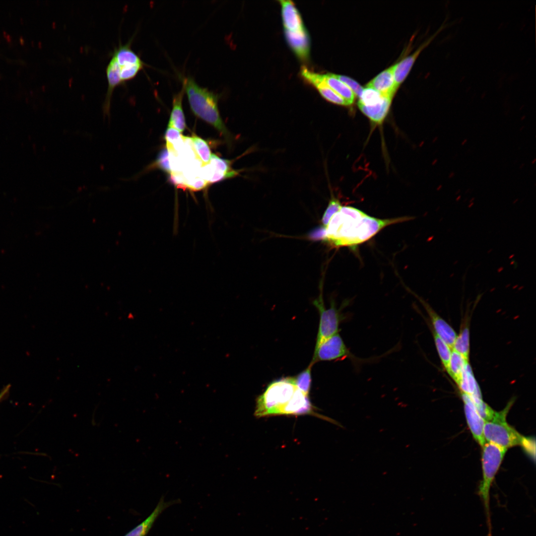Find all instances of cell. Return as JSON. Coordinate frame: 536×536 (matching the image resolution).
<instances>
[{"instance_id": "obj_12", "label": "cell", "mask_w": 536, "mask_h": 536, "mask_svg": "<svg viewBox=\"0 0 536 536\" xmlns=\"http://www.w3.org/2000/svg\"><path fill=\"white\" fill-rule=\"evenodd\" d=\"M301 74L307 81L313 85L318 89L321 95L328 101L341 106L349 105L343 98L338 95L324 82L321 79L320 74L311 71L306 68H303L301 70Z\"/></svg>"}, {"instance_id": "obj_40", "label": "cell", "mask_w": 536, "mask_h": 536, "mask_svg": "<svg viewBox=\"0 0 536 536\" xmlns=\"http://www.w3.org/2000/svg\"><path fill=\"white\" fill-rule=\"evenodd\" d=\"M536 159H534V161H532V163H533H533H535V162L536 161Z\"/></svg>"}, {"instance_id": "obj_38", "label": "cell", "mask_w": 536, "mask_h": 536, "mask_svg": "<svg viewBox=\"0 0 536 536\" xmlns=\"http://www.w3.org/2000/svg\"><path fill=\"white\" fill-rule=\"evenodd\" d=\"M450 175H449V178H451V177H453V176H454V173L453 172H452V173H451V174H450Z\"/></svg>"}, {"instance_id": "obj_24", "label": "cell", "mask_w": 536, "mask_h": 536, "mask_svg": "<svg viewBox=\"0 0 536 536\" xmlns=\"http://www.w3.org/2000/svg\"><path fill=\"white\" fill-rule=\"evenodd\" d=\"M469 363L459 353L452 349L447 372L458 386L466 365Z\"/></svg>"}, {"instance_id": "obj_3", "label": "cell", "mask_w": 536, "mask_h": 536, "mask_svg": "<svg viewBox=\"0 0 536 536\" xmlns=\"http://www.w3.org/2000/svg\"><path fill=\"white\" fill-rule=\"evenodd\" d=\"M481 463L482 479L478 489L479 495L483 504L486 525L488 529L487 536H492V527L490 507V490L507 449L494 444L485 442L482 446Z\"/></svg>"}, {"instance_id": "obj_30", "label": "cell", "mask_w": 536, "mask_h": 536, "mask_svg": "<svg viewBox=\"0 0 536 536\" xmlns=\"http://www.w3.org/2000/svg\"><path fill=\"white\" fill-rule=\"evenodd\" d=\"M165 138L168 151L173 153H176L177 149L179 147H181L184 140V136L177 130L168 127L165 133Z\"/></svg>"}, {"instance_id": "obj_7", "label": "cell", "mask_w": 536, "mask_h": 536, "mask_svg": "<svg viewBox=\"0 0 536 536\" xmlns=\"http://www.w3.org/2000/svg\"><path fill=\"white\" fill-rule=\"evenodd\" d=\"M345 358H349L357 364L365 361L355 356L350 351L338 333L325 340L315 349L311 362L314 364L319 361H332Z\"/></svg>"}, {"instance_id": "obj_23", "label": "cell", "mask_w": 536, "mask_h": 536, "mask_svg": "<svg viewBox=\"0 0 536 536\" xmlns=\"http://www.w3.org/2000/svg\"><path fill=\"white\" fill-rule=\"evenodd\" d=\"M458 386L460 392L482 399L480 388L475 379L469 362L464 368L461 382Z\"/></svg>"}, {"instance_id": "obj_22", "label": "cell", "mask_w": 536, "mask_h": 536, "mask_svg": "<svg viewBox=\"0 0 536 536\" xmlns=\"http://www.w3.org/2000/svg\"><path fill=\"white\" fill-rule=\"evenodd\" d=\"M320 75L324 82L343 98L349 105L354 102L356 97L354 93L346 85L335 77L334 74H320Z\"/></svg>"}, {"instance_id": "obj_31", "label": "cell", "mask_w": 536, "mask_h": 536, "mask_svg": "<svg viewBox=\"0 0 536 536\" xmlns=\"http://www.w3.org/2000/svg\"><path fill=\"white\" fill-rule=\"evenodd\" d=\"M477 412L485 421L492 420L498 414L497 411L493 410L481 399L469 396Z\"/></svg>"}, {"instance_id": "obj_4", "label": "cell", "mask_w": 536, "mask_h": 536, "mask_svg": "<svg viewBox=\"0 0 536 536\" xmlns=\"http://www.w3.org/2000/svg\"><path fill=\"white\" fill-rule=\"evenodd\" d=\"M512 401L510 402L503 410L499 411L492 420L485 422L484 438L486 442L494 444L506 449L521 446L526 451L530 448L532 439L522 436L506 420L507 414L512 405Z\"/></svg>"}, {"instance_id": "obj_9", "label": "cell", "mask_w": 536, "mask_h": 536, "mask_svg": "<svg viewBox=\"0 0 536 536\" xmlns=\"http://www.w3.org/2000/svg\"><path fill=\"white\" fill-rule=\"evenodd\" d=\"M415 296L427 312L433 326V331L452 349L457 336L454 329L441 318L428 303L418 296Z\"/></svg>"}, {"instance_id": "obj_25", "label": "cell", "mask_w": 536, "mask_h": 536, "mask_svg": "<svg viewBox=\"0 0 536 536\" xmlns=\"http://www.w3.org/2000/svg\"><path fill=\"white\" fill-rule=\"evenodd\" d=\"M193 150L196 158L200 161L201 166H205L210 162L211 152L207 143L201 138L196 135L190 137Z\"/></svg>"}, {"instance_id": "obj_27", "label": "cell", "mask_w": 536, "mask_h": 536, "mask_svg": "<svg viewBox=\"0 0 536 536\" xmlns=\"http://www.w3.org/2000/svg\"><path fill=\"white\" fill-rule=\"evenodd\" d=\"M432 334L435 344L441 363L444 369L447 371L450 363L452 349L433 330Z\"/></svg>"}, {"instance_id": "obj_18", "label": "cell", "mask_w": 536, "mask_h": 536, "mask_svg": "<svg viewBox=\"0 0 536 536\" xmlns=\"http://www.w3.org/2000/svg\"><path fill=\"white\" fill-rule=\"evenodd\" d=\"M286 41L298 57L306 59L309 54L310 39L306 29L298 31L285 30Z\"/></svg>"}, {"instance_id": "obj_20", "label": "cell", "mask_w": 536, "mask_h": 536, "mask_svg": "<svg viewBox=\"0 0 536 536\" xmlns=\"http://www.w3.org/2000/svg\"><path fill=\"white\" fill-rule=\"evenodd\" d=\"M185 92L183 88L175 94L173 98L172 109L169 121L168 127L174 128L180 133L186 128V122L183 110L182 101Z\"/></svg>"}, {"instance_id": "obj_10", "label": "cell", "mask_w": 536, "mask_h": 536, "mask_svg": "<svg viewBox=\"0 0 536 536\" xmlns=\"http://www.w3.org/2000/svg\"><path fill=\"white\" fill-rule=\"evenodd\" d=\"M464 403V410L467 423L475 441L482 447L486 442L483 436L485 421L476 410L470 396L460 392Z\"/></svg>"}, {"instance_id": "obj_35", "label": "cell", "mask_w": 536, "mask_h": 536, "mask_svg": "<svg viewBox=\"0 0 536 536\" xmlns=\"http://www.w3.org/2000/svg\"><path fill=\"white\" fill-rule=\"evenodd\" d=\"M208 183L204 179L196 178L187 182L184 186L192 191H199L206 187Z\"/></svg>"}, {"instance_id": "obj_8", "label": "cell", "mask_w": 536, "mask_h": 536, "mask_svg": "<svg viewBox=\"0 0 536 536\" xmlns=\"http://www.w3.org/2000/svg\"><path fill=\"white\" fill-rule=\"evenodd\" d=\"M133 38L126 44L121 43L116 47L112 54L119 66L120 77L124 84L126 81L134 78L145 64L140 57L132 49Z\"/></svg>"}, {"instance_id": "obj_15", "label": "cell", "mask_w": 536, "mask_h": 536, "mask_svg": "<svg viewBox=\"0 0 536 536\" xmlns=\"http://www.w3.org/2000/svg\"><path fill=\"white\" fill-rule=\"evenodd\" d=\"M442 26L434 35L423 43L412 54L405 57L397 64L393 65L394 80L397 88L399 87L407 76L421 51L429 44L438 32L442 29Z\"/></svg>"}, {"instance_id": "obj_39", "label": "cell", "mask_w": 536, "mask_h": 536, "mask_svg": "<svg viewBox=\"0 0 536 536\" xmlns=\"http://www.w3.org/2000/svg\"><path fill=\"white\" fill-rule=\"evenodd\" d=\"M467 141V139H465V140H464V141H463V142L462 143V145H464V144H465V143L466 142V141Z\"/></svg>"}, {"instance_id": "obj_1", "label": "cell", "mask_w": 536, "mask_h": 536, "mask_svg": "<svg viewBox=\"0 0 536 536\" xmlns=\"http://www.w3.org/2000/svg\"><path fill=\"white\" fill-rule=\"evenodd\" d=\"M412 219L407 216L379 219L353 207L341 206L326 226L325 241L336 247H354L370 239L388 225Z\"/></svg>"}, {"instance_id": "obj_17", "label": "cell", "mask_w": 536, "mask_h": 536, "mask_svg": "<svg viewBox=\"0 0 536 536\" xmlns=\"http://www.w3.org/2000/svg\"><path fill=\"white\" fill-rule=\"evenodd\" d=\"M279 2L285 30L298 31L305 29L301 15L294 3L291 0H281Z\"/></svg>"}, {"instance_id": "obj_16", "label": "cell", "mask_w": 536, "mask_h": 536, "mask_svg": "<svg viewBox=\"0 0 536 536\" xmlns=\"http://www.w3.org/2000/svg\"><path fill=\"white\" fill-rule=\"evenodd\" d=\"M106 76L108 81V87L103 105L104 115H110L111 102L113 93L115 88L123 85L120 77L119 66L115 58L112 56L106 67Z\"/></svg>"}, {"instance_id": "obj_2", "label": "cell", "mask_w": 536, "mask_h": 536, "mask_svg": "<svg viewBox=\"0 0 536 536\" xmlns=\"http://www.w3.org/2000/svg\"><path fill=\"white\" fill-rule=\"evenodd\" d=\"M182 88L187 94L194 114L213 126L221 134L229 136V133L220 117L218 103V94L202 87L191 76L183 77Z\"/></svg>"}, {"instance_id": "obj_34", "label": "cell", "mask_w": 536, "mask_h": 536, "mask_svg": "<svg viewBox=\"0 0 536 536\" xmlns=\"http://www.w3.org/2000/svg\"><path fill=\"white\" fill-rule=\"evenodd\" d=\"M168 151L167 149H164L159 153L155 163V166L158 167L164 172L171 174L172 172L170 169L169 158Z\"/></svg>"}, {"instance_id": "obj_29", "label": "cell", "mask_w": 536, "mask_h": 536, "mask_svg": "<svg viewBox=\"0 0 536 536\" xmlns=\"http://www.w3.org/2000/svg\"><path fill=\"white\" fill-rule=\"evenodd\" d=\"M385 97H387L384 96L374 89L366 87L363 89L359 97L357 104L365 106H372L381 102Z\"/></svg>"}, {"instance_id": "obj_5", "label": "cell", "mask_w": 536, "mask_h": 536, "mask_svg": "<svg viewBox=\"0 0 536 536\" xmlns=\"http://www.w3.org/2000/svg\"><path fill=\"white\" fill-rule=\"evenodd\" d=\"M296 389L293 377L282 378L272 382L258 398L255 415L281 414Z\"/></svg>"}, {"instance_id": "obj_11", "label": "cell", "mask_w": 536, "mask_h": 536, "mask_svg": "<svg viewBox=\"0 0 536 536\" xmlns=\"http://www.w3.org/2000/svg\"><path fill=\"white\" fill-rule=\"evenodd\" d=\"M206 166V172H204V175L208 183L218 182L238 174V171L231 168L230 161L220 158L214 154H211L210 162Z\"/></svg>"}, {"instance_id": "obj_33", "label": "cell", "mask_w": 536, "mask_h": 536, "mask_svg": "<svg viewBox=\"0 0 536 536\" xmlns=\"http://www.w3.org/2000/svg\"><path fill=\"white\" fill-rule=\"evenodd\" d=\"M334 75L346 85L354 93L355 96L360 97L364 88L357 81L346 76L335 74Z\"/></svg>"}, {"instance_id": "obj_14", "label": "cell", "mask_w": 536, "mask_h": 536, "mask_svg": "<svg viewBox=\"0 0 536 536\" xmlns=\"http://www.w3.org/2000/svg\"><path fill=\"white\" fill-rule=\"evenodd\" d=\"M179 500L165 501L162 497L152 513L141 523L127 533L124 536H146L159 516L171 505L179 503Z\"/></svg>"}, {"instance_id": "obj_36", "label": "cell", "mask_w": 536, "mask_h": 536, "mask_svg": "<svg viewBox=\"0 0 536 536\" xmlns=\"http://www.w3.org/2000/svg\"><path fill=\"white\" fill-rule=\"evenodd\" d=\"M327 236L326 226L322 225L312 230L308 234L309 239L313 240L325 241Z\"/></svg>"}, {"instance_id": "obj_37", "label": "cell", "mask_w": 536, "mask_h": 536, "mask_svg": "<svg viewBox=\"0 0 536 536\" xmlns=\"http://www.w3.org/2000/svg\"><path fill=\"white\" fill-rule=\"evenodd\" d=\"M10 387V386L9 385H7L0 392V402L7 394L8 391H9Z\"/></svg>"}, {"instance_id": "obj_21", "label": "cell", "mask_w": 536, "mask_h": 536, "mask_svg": "<svg viewBox=\"0 0 536 536\" xmlns=\"http://www.w3.org/2000/svg\"><path fill=\"white\" fill-rule=\"evenodd\" d=\"M392 98L385 97L379 104L372 106L358 105L361 112L375 125L381 124L387 116L390 108Z\"/></svg>"}, {"instance_id": "obj_19", "label": "cell", "mask_w": 536, "mask_h": 536, "mask_svg": "<svg viewBox=\"0 0 536 536\" xmlns=\"http://www.w3.org/2000/svg\"><path fill=\"white\" fill-rule=\"evenodd\" d=\"M308 396L296 388L288 402L282 409L281 414H304L314 413Z\"/></svg>"}, {"instance_id": "obj_26", "label": "cell", "mask_w": 536, "mask_h": 536, "mask_svg": "<svg viewBox=\"0 0 536 536\" xmlns=\"http://www.w3.org/2000/svg\"><path fill=\"white\" fill-rule=\"evenodd\" d=\"M453 350L462 355L467 361L469 354V330L468 325L464 326L457 335Z\"/></svg>"}, {"instance_id": "obj_13", "label": "cell", "mask_w": 536, "mask_h": 536, "mask_svg": "<svg viewBox=\"0 0 536 536\" xmlns=\"http://www.w3.org/2000/svg\"><path fill=\"white\" fill-rule=\"evenodd\" d=\"M366 87L374 89L384 96L393 99L398 89L394 80L393 66L379 73L366 84Z\"/></svg>"}, {"instance_id": "obj_6", "label": "cell", "mask_w": 536, "mask_h": 536, "mask_svg": "<svg viewBox=\"0 0 536 536\" xmlns=\"http://www.w3.org/2000/svg\"><path fill=\"white\" fill-rule=\"evenodd\" d=\"M320 288V293L318 298L313 301V304L318 309L320 314L319 328L315 349L325 340L338 333L339 324L345 318L341 313V309H338L334 301L331 302L330 308L328 309L325 308L321 285Z\"/></svg>"}, {"instance_id": "obj_28", "label": "cell", "mask_w": 536, "mask_h": 536, "mask_svg": "<svg viewBox=\"0 0 536 536\" xmlns=\"http://www.w3.org/2000/svg\"><path fill=\"white\" fill-rule=\"evenodd\" d=\"M313 364L311 362L309 366L294 378L297 389L306 396H309L311 385V370Z\"/></svg>"}, {"instance_id": "obj_32", "label": "cell", "mask_w": 536, "mask_h": 536, "mask_svg": "<svg viewBox=\"0 0 536 536\" xmlns=\"http://www.w3.org/2000/svg\"><path fill=\"white\" fill-rule=\"evenodd\" d=\"M341 206L340 201L332 196L322 218V222L324 226H326L328 224L331 218L340 210Z\"/></svg>"}]
</instances>
